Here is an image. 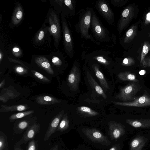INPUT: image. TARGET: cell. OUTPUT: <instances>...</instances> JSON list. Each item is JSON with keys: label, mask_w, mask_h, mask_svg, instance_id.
Returning <instances> with one entry per match:
<instances>
[{"label": "cell", "mask_w": 150, "mask_h": 150, "mask_svg": "<svg viewBox=\"0 0 150 150\" xmlns=\"http://www.w3.org/2000/svg\"><path fill=\"white\" fill-rule=\"evenodd\" d=\"M76 130L86 142L100 150H108L114 144L106 134L97 129L83 127Z\"/></svg>", "instance_id": "6da1fadb"}, {"label": "cell", "mask_w": 150, "mask_h": 150, "mask_svg": "<svg viewBox=\"0 0 150 150\" xmlns=\"http://www.w3.org/2000/svg\"><path fill=\"white\" fill-rule=\"evenodd\" d=\"M64 111H62L52 120L44 135V140H48L51 136L57 131L60 121L63 116Z\"/></svg>", "instance_id": "5bb4252c"}, {"label": "cell", "mask_w": 150, "mask_h": 150, "mask_svg": "<svg viewBox=\"0 0 150 150\" xmlns=\"http://www.w3.org/2000/svg\"><path fill=\"white\" fill-rule=\"evenodd\" d=\"M146 141V139L144 137H137L132 141L130 150H142Z\"/></svg>", "instance_id": "ffe728a7"}, {"label": "cell", "mask_w": 150, "mask_h": 150, "mask_svg": "<svg viewBox=\"0 0 150 150\" xmlns=\"http://www.w3.org/2000/svg\"><path fill=\"white\" fill-rule=\"evenodd\" d=\"M34 124L27 120H23L18 122L15 124L13 126V134L14 135L20 134Z\"/></svg>", "instance_id": "2e32d148"}, {"label": "cell", "mask_w": 150, "mask_h": 150, "mask_svg": "<svg viewBox=\"0 0 150 150\" xmlns=\"http://www.w3.org/2000/svg\"><path fill=\"white\" fill-rule=\"evenodd\" d=\"M149 50V48L148 45L145 43L143 47L142 52L141 54L140 64L142 66L146 67L144 58L145 55L148 53Z\"/></svg>", "instance_id": "f1b7e54d"}, {"label": "cell", "mask_w": 150, "mask_h": 150, "mask_svg": "<svg viewBox=\"0 0 150 150\" xmlns=\"http://www.w3.org/2000/svg\"><path fill=\"white\" fill-rule=\"evenodd\" d=\"M62 55V54L59 51L52 52L46 57L53 65L58 67L62 64V61L61 59Z\"/></svg>", "instance_id": "d6986e66"}, {"label": "cell", "mask_w": 150, "mask_h": 150, "mask_svg": "<svg viewBox=\"0 0 150 150\" xmlns=\"http://www.w3.org/2000/svg\"><path fill=\"white\" fill-rule=\"evenodd\" d=\"M134 62V61L132 60L125 58L123 61L122 64L126 66H129L133 64Z\"/></svg>", "instance_id": "d590c367"}, {"label": "cell", "mask_w": 150, "mask_h": 150, "mask_svg": "<svg viewBox=\"0 0 150 150\" xmlns=\"http://www.w3.org/2000/svg\"><path fill=\"white\" fill-rule=\"evenodd\" d=\"M38 145L37 141L32 139L29 141L26 150H37Z\"/></svg>", "instance_id": "4dcf8cb0"}, {"label": "cell", "mask_w": 150, "mask_h": 150, "mask_svg": "<svg viewBox=\"0 0 150 150\" xmlns=\"http://www.w3.org/2000/svg\"><path fill=\"white\" fill-rule=\"evenodd\" d=\"M86 74L88 82L95 89L96 92L101 95L104 99H106L107 98V96L101 87L94 80L88 71H87Z\"/></svg>", "instance_id": "7402d4cb"}, {"label": "cell", "mask_w": 150, "mask_h": 150, "mask_svg": "<svg viewBox=\"0 0 150 150\" xmlns=\"http://www.w3.org/2000/svg\"><path fill=\"white\" fill-rule=\"evenodd\" d=\"M94 58L100 63L103 64L107 65L108 64V61L102 56H96L94 57Z\"/></svg>", "instance_id": "e575fe53"}, {"label": "cell", "mask_w": 150, "mask_h": 150, "mask_svg": "<svg viewBox=\"0 0 150 150\" xmlns=\"http://www.w3.org/2000/svg\"><path fill=\"white\" fill-rule=\"evenodd\" d=\"M77 150H78L77 149ZM79 150H81V149H79ZM87 150L86 149H84V150ZM88 150H89L88 149Z\"/></svg>", "instance_id": "bcb514c9"}, {"label": "cell", "mask_w": 150, "mask_h": 150, "mask_svg": "<svg viewBox=\"0 0 150 150\" xmlns=\"http://www.w3.org/2000/svg\"><path fill=\"white\" fill-rule=\"evenodd\" d=\"M80 73L77 67L74 65L68 78V83L71 89L76 90L79 85Z\"/></svg>", "instance_id": "9a60e30c"}, {"label": "cell", "mask_w": 150, "mask_h": 150, "mask_svg": "<svg viewBox=\"0 0 150 150\" xmlns=\"http://www.w3.org/2000/svg\"><path fill=\"white\" fill-rule=\"evenodd\" d=\"M13 150H23L21 147V146L15 144Z\"/></svg>", "instance_id": "60d3db41"}, {"label": "cell", "mask_w": 150, "mask_h": 150, "mask_svg": "<svg viewBox=\"0 0 150 150\" xmlns=\"http://www.w3.org/2000/svg\"><path fill=\"white\" fill-rule=\"evenodd\" d=\"M93 11L88 9L80 16L79 28L81 35L87 39H91V37L89 34V29L90 27L91 20L93 14Z\"/></svg>", "instance_id": "8992f818"}, {"label": "cell", "mask_w": 150, "mask_h": 150, "mask_svg": "<svg viewBox=\"0 0 150 150\" xmlns=\"http://www.w3.org/2000/svg\"><path fill=\"white\" fill-rule=\"evenodd\" d=\"M104 130L105 134L113 144L117 142L125 134V131L122 125L114 121L109 122Z\"/></svg>", "instance_id": "277c9868"}, {"label": "cell", "mask_w": 150, "mask_h": 150, "mask_svg": "<svg viewBox=\"0 0 150 150\" xmlns=\"http://www.w3.org/2000/svg\"><path fill=\"white\" fill-rule=\"evenodd\" d=\"M40 123H34L25 130L21 138L16 142V144L21 146V144H25L33 139L36 135L40 132Z\"/></svg>", "instance_id": "9c48e42d"}, {"label": "cell", "mask_w": 150, "mask_h": 150, "mask_svg": "<svg viewBox=\"0 0 150 150\" xmlns=\"http://www.w3.org/2000/svg\"><path fill=\"white\" fill-rule=\"evenodd\" d=\"M59 146L58 145H55L54 147L51 149L50 150H58Z\"/></svg>", "instance_id": "7bdbcfd3"}, {"label": "cell", "mask_w": 150, "mask_h": 150, "mask_svg": "<svg viewBox=\"0 0 150 150\" xmlns=\"http://www.w3.org/2000/svg\"><path fill=\"white\" fill-rule=\"evenodd\" d=\"M78 109L79 111L86 116H93L99 114L97 112L86 106H81L79 107Z\"/></svg>", "instance_id": "4316f807"}, {"label": "cell", "mask_w": 150, "mask_h": 150, "mask_svg": "<svg viewBox=\"0 0 150 150\" xmlns=\"http://www.w3.org/2000/svg\"></svg>", "instance_id": "7dc6e473"}, {"label": "cell", "mask_w": 150, "mask_h": 150, "mask_svg": "<svg viewBox=\"0 0 150 150\" xmlns=\"http://www.w3.org/2000/svg\"><path fill=\"white\" fill-rule=\"evenodd\" d=\"M146 67L147 66L150 67V60L146 62Z\"/></svg>", "instance_id": "ee69618b"}, {"label": "cell", "mask_w": 150, "mask_h": 150, "mask_svg": "<svg viewBox=\"0 0 150 150\" xmlns=\"http://www.w3.org/2000/svg\"><path fill=\"white\" fill-rule=\"evenodd\" d=\"M5 82V80H3L0 83V88H1L3 86Z\"/></svg>", "instance_id": "f6af8a7d"}, {"label": "cell", "mask_w": 150, "mask_h": 150, "mask_svg": "<svg viewBox=\"0 0 150 150\" xmlns=\"http://www.w3.org/2000/svg\"><path fill=\"white\" fill-rule=\"evenodd\" d=\"M33 58L34 62L38 67L50 74H54L51 63L46 56L33 55Z\"/></svg>", "instance_id": "4fadbf2b"}, {"label": "cell", "mask_w": 150, "mask_h": 150, "mask_svg": "<svg viewBox=\"0 0 150 150\" xmlns=\"http://www.w3.org/2000/svg\"><path fill=\"white\" fill-rule=\"evenodd\" d=\"M60 13L52 8H50L47 14L46 20L49 30L53 41L54 47L58 49L61 39Z\"/></svg>", "instance_id": "7a4b0ae2"}, {"label": "cell", "mask_w": 150, "mask_h": 150, "mask_svg": "<svg viewBox=\"0 0 150 150\" xmlns=\"http://www.w3.org/2000/svg\"><path fill=\"white\" fill-rule=\"evenodd\" d=\"M31 71L36 77L42 81L46 82H49L50 81V80L48 78L40 73L34 70H31Z\"/></svg>", "instance_id": "f546056e"}, {"label": "cell", "mask_w": 150, "mask_h": 150, "mask_svg": "<svg viewBox=\"0 0 150 150\" xmlns=\"http://www.w3.org/2000/svg\"><path fill=\"white\" fill-rule=\"evenodd\" d=\"M29 108V107L26 105H16L12 106L2 105L1 106L0 111L1 112L14 111H22L27 109Z\"/></svg>", "instance_id": "603a6c76"}, {"label": "cell", "mask_w": 150, "mask_h": 150, "mask_svg": "<svg viewBox=\"0 0 150 150\" xmlns=\"http://www.w3.org/2000/svg\"><path fill=\"white\" fill-rule=\"evenodd\" d=\"M15 71L19 74H23L28 72L27 70L23 67L20 65H16L14 67Z\"/></svg>", "instance_id": "1f68e13d"}, {"label": "cell", "mask_w": 150, "mask_h": 150, "mask_svg": "<svg viewBox=\"0 0 150 150\" xmlns=\"http://www.w3.org/2000/svg\"><path fill=\"white\" fill-rule=\"evenodd\" d=\"M91 24L93 32L95 36L101 41H104L105 40H106L108 35L106 31L93 11Z\"/></svg>", "instance_id": "30bf717a"}, {"label": "cell", "mask_w": 150, "mask_h": 150, "mask_svg": "<svg viewBox=\"0 0 150 150\" xmlns=\"http://www.w3.org/2000/svg\"><path fill=\"white\" fill-rule=\"evenodd\" d=\"M64 2L70 11L71 12L74 11L75 9L72 1L71 0H64Z\"/></svg>", "instance_id": "836d02e7"}, {"label": "cell", "mask_w": 150, "mask_h": 150, "mask_svg": "<svg viewBox=\"0 0 150 150\" xmlns=\"http://www.w3.org/2000/svg\"><path fill=\"white\" fill-rule=\"evenodd\" d=\"M0 150H9L7 136L1 131H0Z\"/></svg>", "instance_id": "484cf974"}, {"label": "cell", "mask_w": 150, "mask_h": 150, "mask_svg": "<svg viewBox=\"0 0 150 150\" xmlns=\"http://www.w3.org/2000/svg\"><path fill=\"white\" fill-rule=\"evenodd\" d=\"M120 148L119 144H114L108 150H120Z\"/></svg>", "instance_id": "74e56055"}, {"label": "cell", "mask_w": 150, "mask_h": 150, "mask_svg": "<svg viewBox=\"0 0 150 150\" xmlns=\"http://www.w3.org/2000/svg\"><path fill=\"white\" fill-rule=\"evenodd\" d=\"M34 112V110H29L14 114L11 115L9 118L11 121L21 118Z\"/></svg>", "instance_id": "83f0119b"}, {"label": "cell", "mask_w": 150, "mask_h": 150, "mask_svg": "<svg viewBox=\"0 0 150 150\" xmlns=\"http://www.w3.org/2000/svg\"><path fill=\"white\" fill-rule=\"evenodd\" d=\"M146 71L145 70H142L139 71V73L140 75H143L145 74H146Z\"/></svg>", "instance_id": "b9f144b4"}, {"label": "cell", "mask_w": 150, "mask_h": 150, "mask_svg": "<svg viewBox=\"0 0 150 150\" xmlns=\"http://www.w3.org/2000/svg\"><path fill=\"white\" fill-rule=\"evenodd\" d=\"M8 58L9 59V60L11 62L19 64H21L22 66H23L27 68H28V67L26 65H25L22 62H21V61H20L19 60L15 59H14L11 58L10 57H8Z\"/></svg>", "instance_id": "8d00e7d4"}, {"label": "cell", "mask_w": 150, "mask_h": 150, "mask_svg": "<svg viewBox=\"0 0 150 150\" xmlns=\"http://www.w3.org/2000/svg\"><path fill=\"white\" fill-rule=\"evenodd\" d=\"M126 122L134 127H150V119H127L126 120Z\"/></svg>", "instance_id": "e0dca14e"}, {"label": "cell", "mask_w": 150, "mask_h": 150, "mask_svg": "<svg viewBox=\"0 0 150 150\" xmlns=\"http://www.w3.org/2000/svg\"><path fill=\"white\" fill-rule=\"evenodd\" d=\"M12 53L15 57H20L22 54V52L20 48L17 46L13 47L12 50Z\"/></svg>", "instance_id": "d6a6232c"}, {"label": "cell", "mask_w": 150, "mask_h": 150, "mask_svg": "<svg viewBox=\"0 0 150 150\" xmlns=\"http://www.w3.org/2000/svg\"><path fill=\"white\" fill-rule=\"evenodd\" d=\"M129 10L127 9H126L124 10L122 13V16L123 18H126L129 15Z\"/></svg>", "instance_id": "f35d334b"}, {"label": "cell", "mask_w": 150, "mask_h": 150, "mask_svg": "<svg viewBox=\"0 0 150 150\" xmlns=\"http://www.w3.org/2000/svg\"><path fill=\"white\" fill-rule=\"evenodd\" d=\"M141 88V86L138 83H130L122 88L115 98L123 101L132 100Z\"/></svg>", "instance_id": "5b68a950"}, {"label": "cell", "mask_w": 150, "mask_h": 150, "mask_svg": "<svg viewBox=\"0 0 150 150\" xmlns=\"http://www.w3.org/2000/svg\"><path fill=\"white\" fill-rule=\"evenodd\" d=\"M69 127L68 117L67 115H65L60 122L57 131L62 133L69 132L70 130Z\"/></svg>", "instance_id": "cb8c5ba5"}, {"label": "cell", "mask_w": 150, "mask_h": 150, "mask_svg": "<svg viewBox=\"0 0 150 150\" xmlns=\"http://www.w3.org/2000/svg\"><path fill=\"white\" fill-rule=\"evenodd\" d=\"M119 79L123 81H129L138 82L139 80L136 75L129 72L125 71L120 73L118 75Z\"/></svg>", "instance_id": "d4e9b609"}, {"label": "cell", "mask_w": 150, "mask_h": 150, "mask_svg": "<svg viewBox=\"0 0 150 150\" xmlns=\"http://www.w3.org/2000/svg\"><path fill=\"white\" fill-rule=\"evenodd\" d=\"M133 32V30L131 28L129 29L126 33V36L127 37H130L132 35Z\"/></svg>", "instance_id": "ab89813d"}, {"label": "cell", "mask_w": 150, "mask_h": 150, "mask_svg": "<svg viewBox=\"0 0 150 150\" xmlns=\"http://www.w3.org/2000/svg\"><path fill=\"white\" fill-rule=\"evenodd\" d=\"M45 19L40 28L35 34L33 39L34 44L37 46L43 45L46 41L51 42V36L49 31L48 26L47 25Z\"/></svg>", "instance_id": "52a82bcc"}, {"label": "cell", "mask_w": 150, "mask_h": 150, "mask_svg": "<svg viewBox=\"0 0 150 150\" xmlns=\"http://www.w3.org/2000/svg\"><path fill=\"white\" fill-rule=\"evenodd\" d=\"M96 5L100 13L108 23L112 24L113 14L107 2L104 0H99L97 1Z\"/></svg>", "instance_id": "7c38bea8"}, {"label": "cell", "mask_w": 150, "mask_h": 150, "mask_svg": "<svg viewBox=\"0 0 150 150\" xmlns=\"http://www.w3.org/2000/svg\"><path fill=\"white\" fill-rule=\"evenodd\" d=\"M116 105L125 106L142 107L150 106V97L146 94H144L131 102H111Z\"/></svg>", "instance_id": "ba28073f"}, {"label": "cell", "mask_w": 150, "mask_h": 150, "mask_svg": "<svg viewBox=\"0 0 150 150\" xmlns=\"http://www.w3.org/2000/svg\"><path fill=\"white\" fill-rule=\"evenodd\" d=\"M9 26L12 28L18 26L21 23L24 16L22 6L19 2H16Z\"/></svg>", "instance_id": "8fae6325"}, {"label": "cell", "mask_w": 150, "mask_h": 150, "mask_svg": "<svg viewBox=\"0 0 150 150\" xmlns=\"http://www.w3.org/2000/svg\"><path fill=\"white\" fill-rule=\"evenodd\" d=\"M37 103L42 105H51L61 102V101L52 96H41L35 98Z\"/></svg>", "instance_id": "ac0fdd59"}, {"label": "cell", "mask_w": 150, "mask_h": 150, "mask_svg": "<svg viewBox=\"0 0 150 150\" xmlns=\"http://www.w3.org/2000/svg\"><path fill=\"white\" fill-rule=\"evenodd\" d=\"M93 67L96 75L99 80L103 88L105 90H108L110 89L108 83L103 74L100 70L98 65L97 64H94Z\"/></svg>", "instance_id": "44dd1931"}, {"label": "cell", "mask_w": 150, "mask_h": 150, "mask_svg": "<svg viewBox=\"0 0 150 150\" xmlns=\"http://www.w3.org/2000/svg\"><path fill=\"white\" fill-rule=\"evenodd\" d=\"M60 14L62 27L64 49L67 55L71 58L74 56V51L70 31L66 19V16L62 13Z\"/></svg>", "instance_id": "3957f363"}]
</instances>
